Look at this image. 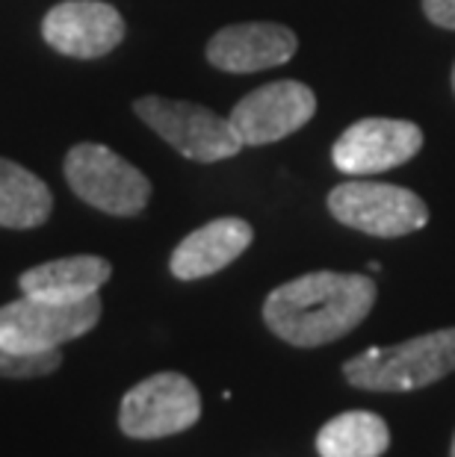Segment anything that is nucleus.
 Returning <instances> with one entry per match:
<instances>
[{
	"label": "nucleus",
	"mask_w": 455,
	"mask_h": 457,
	"mask_svg": "<svg viewBox=\"0 0 455 457\" xmlns=\"http://www.w3.org/2000/svg\"><path fill=\"white\" fill-rule=\"evenodd\" d=\"M391 445V428L379 413L346 411L316 434L319 457H382Z\"/></svg>",
	"instance_id": "4468645a"
},
{
	"label": "nucleus",
	"mask_w": 455,
	"mask_h": 457,
	"mask_svg": "<svg viewBox=\"0 0 455 457\" xmlns=\"http://www.w3.org/2000/svg\"><path fill=\"white\" fill-rule=\"evenodd\" d=\"M423 12L432 24L455 30V0H423Z\"/></svg>",
	"instance_id": "f3484780"
},
{
	"label": "nucleus",
	"mask_w": 455,
	"mask_h": 457,
	"mask_svg": "<svg viewBox=\"0 0 455 457\" xmlns=\"http://www.w3.org/2000/svg\"><path fill=\"white\" fill-rule=\"evenodd\" d=\"M299 38L284 24L273 21H249L231 24L219 30L207 45V60L219 71L231 74H255L264 68L284 65L296 56Z\"/></svg>",
	"instance_id": "9b49d317"
},
{
	"label": "nucleus",
	"mask_w": 455,
	"mask_h": 457,
	"mask_svg": "<svg viewBox=\"0 0 455 457\" xmlns=\"http://www.w3.org/2000/svg\"><path fill=\"white\" fill-rule=\"evenodd\" d=\"M255 239L249 221L225 216L216 221H207L205 228L192 230L181 245L172 251L169 269L178 280H198L207 275H216L225 266H231Z\"/></svg>",
	"instance_id": "f8f14e48"
},
{
	"label": "nucleus",
	"mask_w": 455,
	"mask_h": 457,
	"mask_svg": "<svg viewBox=\"0 0 455 457\" xmlns=\"http://www.w3.org/2000/svg\"><path fill=\"white\" fill-rule=\"evenodd\" d=\"M45 42L74 60H98L122 45L124 18L101 0H65L42 21Z\"/></svg>",
	"instance_id": "9d476101"
},
{
	"label": "nucleus",
	"mask_w": 455,
	"mask_h": 457,
	"mask_svg": "<svg viewBox=\"0 0 455 457\" xmlns=\"http://www.w3.org/2000/svg\"><path fill=\"white\" fill-rule=\"evenodd\" d=\"M65 180L77 198L110 216H137L151 198V180L104 145H74L65 157Z\"/></svg>",
	"instance_id": "20e7f679"
},
{
	"label": "nucleus",
	"mask_w": 455,
	"mask_h": 457,
	"mask_svg": "<svg viewBox=\"0 0 455 457\" xmlns=\"http://www.w3.org/2000/svg\"><path fill=\"white\" fill-rule=\"evenodd\" d=\"M133 110L160 139H166L187 160L219 162L234 157L243 148L228 115L213 112L201 104L148 95V98H139L133 104Z\"/></svg>",
	"instance_id": "39448f33"
},
{
	"label": "nucleus",
	"mask_w": 455,
	"mask_h": 457,
	"mask_svg": "<svg viewBox=\"0 0 455 457\" xmlns=\"http://www.w3.org/2000/svg\"><path fill=\"white\" fill-rule=\"evenodd\" d=\"M328 210L341 225L382 239L409 237L429 221V207L411 189L361 178L328 192Z\"/></svg>",
	"instance_id": "423d86ee"
},
{
	"label": "nucleus",
	"mask_w": 455,
	"mask_h": 457,
	"mask_svg": "<svg viewBox=\"0 0 455 457\" xmlns=\"http://www.w3.org/2000/svg\"><path fill=\"white\" fill-rule=\"evenodd\" d=\"M423 148V130L402 119H361L334 142L332 160L350 178H370L409 162Z\"/></svg>",
	"instance_id": "6e6552de"
},
{
	"label": "nucleus",
	"mask_w": 455,
	"mask_h": 457,
	"mask_svg": "<svg viewBox=\"0 0 455 457\" xmlns=\"http://www.w3.org/2000/svg\"><path fill=\"white\" fill-rule=\"evenodd\" d=\"M51 189L33 171L13 160H0V228L30 230L51 216Z\"/></svg>",
	"instance_id": "2eb2a0df"
},
{
	"label": "nucleus",
	"mask_w": 455,
	"mask_h": 457,
	"mask_svg": "<svg viewBox=\"0 0 455 457\" xmlns=\"http://www.w3.org/2000/svg\"><path fill=\"white\" fill-rule=\"evenodd\" d=\"M450 457H455V436H452V452H450Z\"/></svg>",
	"instance_id": "a211bd4d"
},
{
	"label": "nucleus",
	"mask_w": 455,
	"mask_h": 457,
	"mask_svg": "<svg viewBox=\"0 0 455 457\" xmlns=\"http://www.w3.org/2000/svg\"><path fill=\"white\" fill-rule=\"evenodd\" d=\"M455 372V328H441L409 343L367 348L343 363L346 381L370 393L423 390Z\"/></svg>",
	"instance_id": "f03ea898"
},
{
	"label": "nucleus",
	"mask_w": 455,
	"mask_h": 457,
	"mask_svg": "<svg viewBox=\"0 0 455 457\" xmlns=\"http://www.w3.org/2000/svg\"><path fill=\"white\" fill-rule=\"evenodd\" d=\"M101 319V298L51 301L24 295L0 307V345L15 354L54 352L63 343L89 334Z\"/></svg>",
	"instance_id": "7ed1b4c3"
},
{
	"label": "nucleus",
	"mask_w": 455,
	"mask_h": 457,
	"mask_svg": "<svg viewBox=\"0 0 455 457\" xmlns=\"http://www.w3.org/2000/svg\"><path fill=\"white\" fill-rule=\"evenodd\" d=\"M113 266L104 257L77 254L42 262L36 269H27L21 275V293L51 301H80L98 295V289L110 280Z\"/></svg>",
	"instance_id": "ddd939ff"
},
{
	"label": "nucleus",
	"mask_w": 455,
	"mask_h": 457,
	"mask_svg": "<svg viewBox=\"0 0 455 457\" xmlns=\"http://www.w3.org/2000/svg\"><path fill=\"white\" fill-rule=\"evenodd\" d=\"M375 280L350 271H308L275 287L264 301V322L296 348H316L346 337L370 316Z\"/></svg>",
	"instance_id": "f257e3e1"
},
{
	"label": "nucleus",
	"mask_w": 455,
	"mask_h": 457,
	"mask_svg": "<svg viewBox=\"0 0 455 457\" xmlns=\"http://www.w3.org/2000/svg\"><path fill=\"white\" fill-rule=\"evenodd\" d=\"M316 112V95L299 80H275L249 92L231 110V128L243 145H273L302 130Z\"/></svg>",
	"instance_id": "1a4fd4ad"
},
{
	"label": "nucleus",
	"mask_w": 455,
	"mask_h": 457,
	"mask_svg": "<svg viewBox=\"0 0 455 457\" xmlns=\"http://www.w3.org/2000/svg\"><path fill=\"white\" fill-rule=\"evenodd\" d=\"M60 352H42V354H15L0 345V378H42L51 375L60 366Z\"/></svg>",
	"instance_id": "dca6fc26"
},
{
	"label": "nucleus",
	"mask_w": 455,
	"mask_h": 457,
	"mask_svg": "<svg viewBox=\"0 0 455 457\" xmlns=\"http://www.w3.org/2000/svg\"><path fill=\"white\" fill-rule=\"evenodd\" d=\"M452 89H455V65H452Z\"/></svg>",
	"instance_id": "6ab92c4d"
},
{
	"label": "nucleus",
	"mask_w": 455,
	"mask_h": 457,
	"mask_svg": "<svg viewBox=\"0 0 455 457\" xmlns=\"http://www.w3.org/2000/svg\"><path fill=\"white\" fill-rule=\"evenodd\" d=\"M201 416V395L187 375L160 372L122 398L119 425L133 440H160L187 431Z\"/></svg>",
	"instance_id": "0eeeda50"
}]
</instances>
